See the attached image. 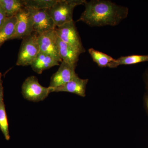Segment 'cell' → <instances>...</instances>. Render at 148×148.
<instances>
[{"instance_id":"6da1fadb","label":"cell","mask_w":148,"mask_h":148,"mask_svg":"<svg viewBox=\"0 0 148 148\" xmlns=\"http://www.w3.org/2000/svg\"><path fill=\"white\" fill-rule=\"evenodd\" d=\"M85 9L77 21L91 27L116 26L128 16L129 9L106 0L86 1Z\"/></svg>"},{"instance_id":"7a4b0ae2","label":"cell","mask_w":148,"mask_h":148,"mask_svg":"<svg viewBox=\"0 0 148 148\" xmlns=\"http://www.w3.org/2000/svg\"><path fill=\"white\" fill-rule=\"evenodd\" d=\"M85 0H57L54 5L47 10L56 27L73 20V14L76 7L84 5Z\"/></svg>"},{"instance_id":"3957f363","label":"cell","mask_w":148,"mask_h":148,"mask_svg":"<svg viewBox=\"0 0 148 148\" xmlns=\"http://www.w3.org/2000/svg\"><path fill=\"white\" fill-rule=\"evenodd\" d=\"M38 35L34 32L32 34L23 38L18 52L16 65L31 66L40 52L38 38Z\"/></svg>"},{"instance_id":"277c9868","label":"cell","mask_w":148,"mask_h":148,"mask_svg":"<svg viewBox=\"0 0 148 148\" xmlns=\"http://www.w3.org/2000/svg\"><path fill=\"white\" fill-rule=\"evenodd\" d=\"M51 92V88L42 86L37 77L34 76L27 77L21 86V93L23 97L32 102L43 101Z\"/></svg>"},{"instance_id":"5b68a950","label":"cell","mask_w":148,"mask_h":148,"mask_svg":"<svg viewBox=\"0 0 148 148\" xmlns=\"http://www.w3.org/2000/svg\"><path fill=\"white\" fill-rule=\"evenodd\" d=\"M55 31L57 36L62 41L71 46L81 53L85 52L74 20L56 27Z\"/></svg>"},{"instance_id":"8992f818","label":"cell","mask_w":148,"mask_h":148,"mask_svg":"<svg viewBox=\"0 0 148 148\" xmlns=\"http://www.w3.org/2000/svg\"><path fill=\"white\" fill-rule=\"evenodd\" d=\"M27 9L32 16L34 32L37 34L41 35L56 29V26L48 13L47 9Z\"/></svg>"},{"instance_id":"52a82bcc","label":"cell","mask_w":148,"mask_h":148,"mask_svg":"<svg viewBox=\"0 0 148 148\" xmlns=\"http://www.w3.org/2000/svg\"><path fill=\"white\" fill-rule=\"evenodd\" d=\"M38 40L40 52L49 54L58 62H62V59L59 55L57 36L55 30L38 35Z\"/></svg>"},{"instance_id":"ba28073f","label":"cell","mask_w":148,"mask_h":148,"mask_svg":"<svg viewBox=\"0 0 148 148\" xmlns=\"http://www.w3.org/2000/svg\"><path fill=\"white\" fill-rule=\"evenodd\" d=\"M16 18L15 33L12 39H23L34 33L32 16L29 10L24 8L15 15Z\"/></svg>"},{"instance_id":"9c48e42d","label":"cell","mask_w":148,"mask_h":148,"mask_svg":"<svg viewBox=\"0 0 148 148\" xmlns=\"http://www.w3.org/2000/svg\"><path fill=\"white\" fill-rule=\"evenodd\" d=\"M76 66H72L62 61L60 67L51 78L49 87L54 88L69 82L78 76L76 73Z\"/></svg>"},{"instance_id":"30bf717a","label":"cell","mask_w":148,"mask_h":148,"mask_svg":"<svg viewBox=\"0 0 148 148\" xmlns=\"http://www.w3.org/2000/svg\"><path fill=\"white\" fill-rule=\"evenodd\" d=\"M88 81V79H81L78 75L63 85L54 88H51V92H68L85 97L86 96V86Z\"/></svg>"},{"instance_id":"8fae6325","label":"cell","mask_w":148,"mask_h":148,"mask_svg":"<svg viewBox=\"0 0 148 148\" xmlns=\"http://www.w3.org/2000/svg\"><path fill=\"white\" fill-rule=\"evenodd\" d=\"M57 42L59 55L62 61L77 67L79 56L81 53L71 46L62 41L58 36Z\"/></svg>"},{"instance_id":"7c38bea8","label":"cell","mask_w":148,"mask_h":148,"mask_svg":"<svg viewBox=\"0 0 148 148\" xmlns=\"http://www.w3.org/2000/svg\"><path fill=\"white\" fill-rule=\"evenodd\" d=\"M59 62L47 53L40 52L31 64L32 70L37 74H41L45 70L53 66H59Z\"/></svg>"},{"instance_id":"4fadbf2b","label":"cell","mask_w":148,"mask_h":148,"mask_svg":"<svg viewBox=\"0 0 148 148\" xmlns=\"http://www.w3.org/2000/svg\"><path fill=\"white\" fill-rule=\"evenodd\" d=\"M2 75L0 73V130L6 140H10L9 123L4 100V88Z\"/></svg>"},{"instance_id":"5bb4252c","label":"cell","mask_w":148,"mask_h":148,"mask_svg":"<svg viewBox=\"0 0 148 148\" xmlns=\"http://www.w3.org/2000/svg\"><path fill=\"white\" fill-rule=\"evenodd\" d=\"M16 18V16L7 18L4 23L0 28V44L12 40L15 34Z\"/></svg>"},{"instance_id":"9a60e30c","label":"cell","mask_w":148,"mask_h":148,"mask_svg":"<svg viewBox=\"0 0 148 148\" xmlns=\"http://www.w3.org/2000/svg\"><path fill=\"white\" fill-rule=\"evenodd\" d=\"M148 62V54L138 55L134 54L121 56L109 64L108 67L110 68H116L121 65H131Z\"/></svg>"},{"instance_id":"2e32d148","label":"cell","mask_w":148,"mask_h":148,"mask_svg":"<svg viewBox=\"0 0 148 148\" xmlns=\"http://www.w3.org/2000/svg\"><path fill=\"white\" fill-rule=\"evenodd\" d=\"M0 4L7 18L15 16L18 12L25 8L23 0H0Z\"/></svg>"},{"instance_id":"e0dca14e","label":"cell","mask_w":148,"mask_h":148,"mask_svg":"<svg viewBox=\"0 0 148 148\" xmlns=\"http://www.w3.org/2000/svg\"><path fill=\"white\" fill-rule=\"evenodd\" d=\"M92 60L101 68L108 67L109 64L115 61L113 57L94 49H89L88 50Z\"/></svg>"},{"instance_id":"ac0fdd59","label":"cell","mask_w":148,"mask_h":148,"mask_svg":"<svg viewBox=\"0 0 148 148\" xmlns=\"http://www.w3.org/2000/svg\"><path fill=\"white\" fill-rule=\"evenodd\" d=\"M24 8L35 10L49 9L57 0H23Z\"/></svg>"},{"instance_id":"d6986e66","label":"cell","mask_w":148,"mask_h":148,"mask_svg":"<svg viewBox=\"0 0 148 148\" xmlns=\"http://www.w3.org/2000/svg\"><path fill=\"white\" fill-rule=\"evenodd\" d=\"M7 18L5 12L0 4V28L4 23Z\"/></svg>"},{"instance_id":"ffe728a7","label":"cell","mask_w":148,"mask_h":148,"mask_svg":"<svg viewBox=\"0 0 148 148\" xmlns=\"http://www.w3.org/2000/svg\"><path fill=\"white\" fill-rule=\"evenodd\" d=\"M143 79H144V82L147 92H148V68L146 69L143 75Z\"/></svg>"},{"instance_id":"44dd1931","label":"cell","mask_w":148,"mask_h":148,"mask_svg":"<svg viewBox=\"0 0 148 148\" xmlns=\"http://www.w3.org/2000/svg\"><path fill=\"white\" fill-rule=\"evenodd\" d=\"M143 101L145 109L148 115V92H146L145 93L143 98Z\"/></svg>"},{"instance_id":"7402d4cb","label":"cell","mask_w":148,"mask_h":148,"mask_svg":"<svg viewBox=\"0 0 148 148\" xmlns=\"http://www.w3.org/2000/svg\"><path fill=\"white\" fill-rule=\"evenodd\" d=\"M2 45H3L1 44H0V47H1V46Z\"/></svg>"}]
</instances>
